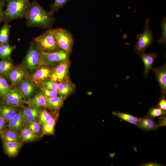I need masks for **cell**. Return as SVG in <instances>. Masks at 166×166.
Wrapping results in <instances>:
<instances>
[{"label":"cell","mask_w":166,"mask_h":166,"mask_svg":"<svg viewBox=\"0 0 166 166\" xmlns=\"http://www.w3.org/2000/svg\"><path fill=\"white\" fill-rule=\"evenodd\" d=\"M53 14L50 11L45 10L37 0H33L30 3L25 18L26 25L29 27L50 28L55 21Z\"/></svg>","instance_id":"cell-1"},{"label":"cell","mask_w":166,"mask_h":166,"mask_svg":"<svg viewBox=\"0 0 166 166\" xmlns=\"http://www.w3.org/2000/svg\"><path fill=\"white\" fill-rule=\"evenodd\" d=\"M3 11V20L8 22L18 19L26 18L30 3L29 0H7Z\"/></svg>","instance_id":"cell-2"},{"label":"cell","mask_w":166,"mask_h":166,"mask_svg":"<svg viewBox=\"0 0 166 166\" xmlns=\"http://www.w3.org/2000/svg\"><path fill=\"white\" fill-rule=\"evenodd\" d=\"M33 42L42 52L49 53L59 50L54 29H49L33 39Z\"/></svg>","instance_id":"cell-3"},{"label":"cell","mask_w":166,"mask_h":166,"mask_svg":"<svg viewBox=\"0 0 166 166\" xmlns=\"http://www.w3.org/2000/svg\"><path fill=\"white\" fill-rule=\"evenodd\" d=\"M150 18H147L145 22L144 30L141 34L136 36L137 41L135 45V51L138 55L145 53L146 49L149 47L153 41V37L149 23Z\"/></svg>","instance_id":"cell-4"},{"label":"cell","mask_w":166,"mask_h":166,"mask_svg":"<svg viewBox=\"0 0 166 166\" xmlns=\"http://www.w3.org/2000/svg\"><path fill=\"white\" fill-rule=\"evenodd\" d=\"M41 51L36 45L31 42L24 60L26 69L33 71L41 66Z\"/></svg>","instance_id":"cell-5"},{"label":"cell","mask_w":166,"mask_h":166,"mask_svg":"<svg viewBox=\"0 0 166 166\" xmlns=\"http://www.w3.org/2000/svg\"><path fill=\"white\" fill-rule=\"evenodd\" d=\"M54 31L59 48L69 53L73 42L71 34L67 30L61 28L54 29Z\"/></svg>","instance_id":"cell-6"},{"label":"cell","mask_w":166,"mask_h":166,"mask_svg":"<svg viewBox=\"0 0 166 166\" xmlns=\"http://www.w3.org/2000/svg\"><path fill=\"white\" fill-rule=\"evenodd\" d=\"M68 54L61 49L49 53L41 52V65H53L67 61Z\"/></svg>","instance_id":"cell-7"},{"label":"cell","mask_w":166,"mask_h":166,"mask_svg":"<svg viewBox=\"0 0 166 166\" xmlns=\"http://www.w3.org/2000/svg\"><path fill=\"white\" fill-rule=\"evenodd\" d=\"M25 101L18 87L15 86L11 88L6 96L1 99L0 102L18 108L23 106Z\"/></svg>","instance_id":"cell-8"},{"label":"cell","mask_w":166,"mask_h":166,"mask_svg":"<svg viewBox=\"0 0 166 166\" xmlns=\"http://www.w3.org/2000/svg\"><path fill=\"white\" fill-rule=\"evenodd\" d=\"M27 77V73L26 69L23 66L19 65L14 66L9 76L11 88L19 84Z\"/></svg>","instance_id":"cell-9"},{"label":"cell","mask_w":166,"mask_h":166,"mask_svg":"<svg viewBox=\"0 0 166 166\" xmlns=\"http://www.w3.org/2000/svg\"><path fill=\"white\" fill-rule=\"evenodd\" d=\"M45 65H42L39 67L29 77L36 85H39L41 82L50 77L53 70Z\"/></svg>","instance_id":"cell-10"},{"label":"cell","mask_w":166,"mask_h":166,"mask_svg":"<svg viewBox=\"0 0 166 166\" xmlns=\"http://www.w3.org/2000/svg\"><path fill=\"white\" fill-rule=\"evenodd\" d=\"M69 64L65 61L60 63L53 70L50 79L55 82L62 81L66 78L68 72Z\"/></svg>","instance_id":"cell-11"},{"label":"cell","mask_w":166,"mask_h":166,"mask_svg":"<svg viewBox=\"0 0 166 166\" xmlns=\"http://www.w3.org/2000/svg\"><path fill=\"white\" fill-rule=\"evenodd\" d=\"M155 74L156 79L160 89L162 96H165L166 94V64L158 67L152 68Z\"/></svg>","instance_id":"cell-12"},{"label":"cell","mask_w":166,"mask_h":166,"mask_svg":"<svg viewBox=\"0 0 166 166\" xmlns=\"http://www.w3.org/2000/svg\"><path fill=\"white\" fill-rule=\"evenodd\" d=\"M140 57L144 66V74L146 78L154 64L157 57L159 56L156 53H145L138 54Z\"/></svg>","instance_id":"cell-13"},{"label":"cell","mask_w":166,"mask_h":166,"mask_svg":"<svg viewBox=\"0 0 166 166\" xmlns=\"http://www.w3.org/2000/svg\"><path fill=\"white\" fill-rule=\"evenodd\" d=\"M8 128L17 132L19 133L24 128L26 122L22 111H20L18 114L8 121Z\"/></svg>","instance_id":"cell-14"},{"label":"cell","mask_w":166,"mask_h":166,"mask_svg":"<svg viewBox=\"0 0 166 166\" xmlns=\"http://www.w3.org/2000/svg\"><path fill=\"white\" fill-rule=\"evenodd\" d=\"M19 88L26 101L30 98L35 91L36 84L29 78H26L19 84Z\"/></svg>","instance_id":"cell-15"},{"label":"cell","mask_w":166,"mask_h":166,"mask_svg":"<svg viewBox=\"0 0 166 166\" xmlns=\"http://www.w3.org/2000/svg\"><path fill=\"white\" fill-rule=\"evenodd\" d=\"M41 109L39 108L28 105L23 107L22 111L26 123L38 121L39 114Z\"/></svg>","instance_id":"cell-16"},{"label":"cell","mask_w":166,"mask_h":166,"mask_svg":"<svg viewBox=\"0 0 166 166\" xmlns=\"http://www.w3.org/2000/svg\"><path fill=\"white\" fill-rule=\"evenodd\" d=\"M137 126L145 131L155 130L160 127L154 119L148 116L139 118Z\"/></svg>","instance_id":"cell-17"},{"label":"cell","mask_w":166,"mask_h":166,"mask_svg":"<svg viewBox=\"0 0 166 166\" xmlns=\"http://www.w3.org/2000/svg\"><path fill=\"white\" fill-rule=\"evenodd\" d=\"M18 107L0 102V113L6 122L16 116L19 112Z\"/></svg>","instance_id":"cell-18"},{"label":"cell","mask_w":166,"mask_h":166,"mask_svg":"<svg viewBox=\"0 0 166 166\" xmlns=\"http://www.w3.org/2000/svg\"><path fill=\"white\" fill-rule=\"evenodd\" d=\"M22 145L15 142H3V148L4 152L8 156L14 157L18 154Z\"/></svg>","instance_id":"cell-19"},{"label":"cell","mask_w":166,"mask_h":166,"mask_svg":"<svg viewBox=\"0 0 166 166\" xmlns=\"http://www.w3.org/2000/svg\"><path fill=\"white\" fill-rule=\"evenodd\" d=\"M28 105L38 108H46L47 101L45 96L42 93H38L34 97L30 98L25 101Z\"/></svg>","instance_id":"cell-20"},{"label":"cell","mask_w":166,"mask_h":166,"mask_svg":"<svg viewBox=\"0 0 166 166\" xmlns=\"http://www.w3.org/2000/svg\"><path fill=\"white\" fill-rule=\"evenodd\" d=\"M0 136L3 142H15L22 144L23 143L18 133L8 128L0 134Z\"/></svg>","instance_id":"cell-21"},{"label":"cell","mask_w":166,"mask_h":166,"mask_svg":"<svg viewBox=\"0 0 166 166\" xmlns=\"http://www.w3.org/2000/svg\"><path fill=\"white\" fill-rule=\"evenodd\" d=\"M14 67L10 58L0 60V75L9 80L10 73Z\"/></svg>","instance_id":"cell-22"},{"label":"cell","mask_w":166,"mask_h":166,"mask_svg":"<svg viewBox=\"0 0 166 166\" xmlns=\"http://www.w3.org/2000/svg\"><path fill=\"white\" fill-rule=\"evenodd\" d=\"M19 134L23 142H29L38 140L41 136L37 135L24 127L20 132Z\"/></svg>","instance_id":"cell-23"},{"label":"cell","mask_w":166,"mask_h":166,"mask_svg":"<svg viewBox=\"0 0 166 166\" xmlns=\"http://www.w3.org/2000/svg\"><path fill=\"white\" fill-rule=\"evenodd\" d=\"M47 107L54 110H58L61 106L63 101V98L61 96H55L52 97H46Z\"/></svg>","instance_id":"cell-24"},{"label":"cell","mask_w":166,"mask_h":166,"mask_svg":"<svg viewBox=\"0 0 166 166\" xmlns=\"http://www.w3.org/2000/svg\"><path fill=\"white\" fill-rule=\"evenodd\" d=\"M112 114L114 116L119 118L129 123L137 126L139 118L136 117L131 114L119 112H113Z\"/></svg>","instance_id":"cell-25"},{"label":"cell","mask_w":166,"mask_h":166,"mask_svg":"<svg viewBox=\"0 0 166 166\" xmlns=\"http://www.w3.org/2000/svg\"><path fill=\"white\" fill-rule=\"evenodd\" d=\"M11 26L6 22L0 30V45L8 44Z\"/></svg>","instance_id":"cell-26"},{"label":"cell","mask_w":166,"mask_h":166,"mask_svg":"<svg viewBox=\"0 0 166 166\" xmlns=\"http://www.w3.org/2000/svg\"><path fill=\"white\" fill-rule=\"evenodd\" d=\"M56 120L52 117L45 124L42 126V135H52L54 134Z\"/></svg>","instance_id":"cell-27"},{"label":"cell","mask_w":166,"mask_h":166,"mask_svg":"<svg viewBox=\"0 0 166 166\" xmlns=\"http://www.w3.org/2000/svg\"><path fill=\"white\" fill-rule=\"evenodd\" d=\"M15 48L14 46H11L8 44L0 45V59L10 58V56Z\"/></svg>","instance_id":"cell-28"},{"label":"cell","mask_w":166,"mask_h":166,"mask_svg":"<svg viewBox=\"0 0 166 166\" xmlns=\"http://www.w3.org/2000/svg\"><path fill=\"white\" fill-rule=\"evenodd\" d=\"M11 89V86L8 84L7 79L0 75V99L6 96Z\"/></svg>","instance_id":"cell-29"},{"label":"cell","mask_w":166,"mask_h":166,"mask_svg":"<svg viewBox=\"0 0 166 166\" xmlns=\"http://www.w3.org/2000/svg\"><path fill=\"white\" fill-rule=\"evenodd\" d=\"M41 126L38 121H35L26 123L25 127L37 135L42 136L40 134H42Z\"/></svg>","instance_id":"cell-30"},{"label":"cell","mask_w":166,"mask_h":166,"mask_svg":"<svg viewBox=\"0 0 166 166\" xmlns=\"http://www.w3.org/2000/svg\"><path fill=\"white\" fill-rule=\"evenodd\" d=\"M52 117V115L45 109L41 110L39 115L38 121L42 126Z\"/></svg>","instance_id":"cell-31"},{"label":"cell","mask_w":166,"mask_h":166,"mask_svg":"<svg viewBox=\"0 0 166 166\" xmlns=\"http://www.w3.org/2000/svg\"><path fill=\"white\" fill-rule=\"evenodd\" d=\"M72 89V85L70 83H64L58 84L57 91L63 95L68 94Z\"/></svg>","instance_id":"cell-32"},{"label":"cell","mask_w":166,"mask_h":166,"mask_svg":"<svg viewBox=\"0 0 166 166\" xmlns=\"http://www.w3.org/2000/svg\"><path fill=\"white\" fill-rule=\"evenodd\" d=\"M161 26L162 30L161 35L159 39L158 42L159 44L164 45L166 43V19L164 18L161 23Z\"/></svg>","instance_id":"cell-33"},{"label":"cell","mask_w":166,"mask_h":166,"mask_svg":"<svg viewBox=\"0 0 166 166\" xmlns=\"http://www.w3.org/2000/svg\"><path fill=\"white\" fill-rule=\"evenodd\" d=\"M69 0H55L54 3L50 6V11L53 14L60 8L62 7Z\"/></svg>","instance_id":"cell-34"},{"label":"cell","mask_w":166,"mask_h":166,"mask_svg":"<svg viewBox=\"0 0 166 166\" xmlns=\"http://www.w3.org/2000/svg\"><path fill=\"white\" fill-rule=\"evenodd\" d=\"M39 85H40L41 87H44L57 91L58 84L56 82L51 80L49 81L42 82Z\"/></svg>","instance_id":"cell-35"},{"label":"cell","mask_w":166,"mask_h":166,"mask_svg":"<svg viewBox=\"0 0 166 166\" xmlns=\"http://www.w3.org/2000/svg\"><path fill=\"white\" fill-rule=\"evenodd\" d=\"M165 114L166 111H164L160 108L152 107L149 110L148 116L153 118Z\"/></svg>","instance_id":"cell-36"},{"label":"cell","mask_w":166,"mask_h":166,"mask_svg":"<svg viewBox=\"0 0 166 166\" xmlns=\"http://www.w3.org/2000/svg\"><path fill=\"white\" fill-rule=\"evenodd\" d=\"M42 93L46 97H50L57 96L58 92L57 91L41 87Z\"/></svg>","instance_id":"cell-37"},{"label":"cell","mask_w":166,"mask_h":166,"mask_svg":"<svg viewBox=\"0 0 166 166\" xmlns=\"http://www.w3.org/2000/svg\"><path fill=\"white\" fill-rule=\"evenodd\" d=\"M6 122L4 117L0 113V134L7 129L6 124Z\"/></svg>","instance_id":"cell-38"},{"label":"cell","mask_w":166,"mask_h":166,"mask_svg":"<svg viewBox=\"0 0 166 166\" xmlns=\"http://www.w3.org/2000/svg\"><path fill=\"white\" fill-rule=\"evenodd\" d=\"M165 96H162L158 104V107L162 110L166 111V100L165 99Z\"/></svg>","instance_id":"cell-39"},{"label":"cell","mask_w":166,"mask_h":166,"mask_svg":"<svg viewBox=\"0 0 166 166\" xmlns=\"http://www.w3.org/2000/svg\"><path fill=\"white\" fill-rule=\"evenodd\" d=\"M5 1H0V23L3 20V10L4 6Z\"/></svg>","instance_id":"cell-40"},{"label":"cell","mask_w":166,"mask_h":166,"mask_svg":"<svg viewBox=\"0 0 166 166\" xmlns=\"http://www.w3.org/2000/svg\"><path fill=\"white\" fill-rule=\"evenodd\" d=\"M160 164L155 162H150L144 163L140 166H162Z\"/></svg>","instance_id":"cell-41"},{"label":"cell","mask_w":166,"mask_h":166,"mask_svg":"<svg viewBox=\"0 0 166 166\" xmlns=\"http://www.w3.org/2000/svg\"><path fill=\"white\" fill-rule=\"evenodd\" d=\"M158 124L160 127L166 125V118L165 116L161 117L160 119Z\"/></svg>","instance_id":"cell-42"},{"label":"cell","mask_w":166,"mask_h":166,"mask_svg":"<svg viewBox=\"0 0 166 166\" xmlns=\"http://www.w3.org/2000/svg\"><path fill=\"white\" fill-rule=\"evenodd\" d=\"M6 0H0V1H5Z\"/></svg>","instance_id":"cell-43"}]
</instances>
